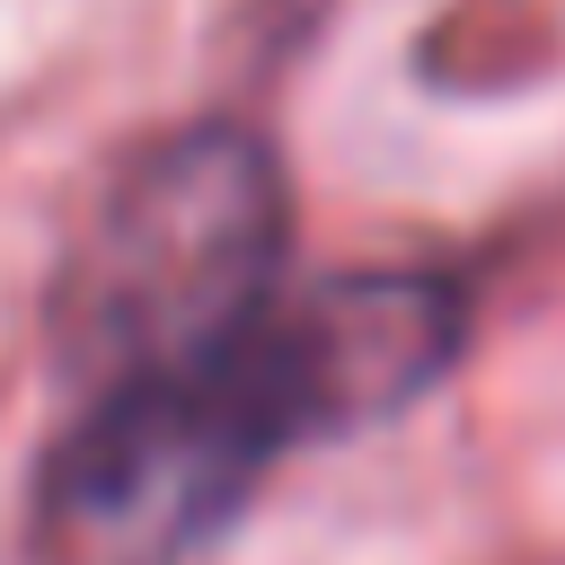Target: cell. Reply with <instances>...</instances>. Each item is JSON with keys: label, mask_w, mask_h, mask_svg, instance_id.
Returning a JSON list of instances; mask_svg holds the SVG:
<instances>
[{"label": "cell", "mask_w": 565, "mask_h": 565, "mask_svg": "<svg viewBox=\"0 0 565 565\" xmlns=\"http://www.w3.org/2000/svg\"><path fill=\"white\" fill-rule=\"evenodd\" d=\"M282 256V177L256 132H177L141 150L71 265L62 344L97 388L203 362L274 300Z\"/></svg>", "instance_id": "cell-2"}, {"label": "cell", "mask_w": 565, "mask_h": 565, "mask_svg": "<svg viewBox=\"0 0 565 565\" xmlns=\"http://www.w3.org/2000/svg\"><path fill=\"white\" fill-rule=\"evenodd\" d=\"M450 353L459 300L433 274H344L265 300L203 362L97 388L44 459L35 539L53 565H185L291 441L406 406Z\"/></svg>", "instance_id": "cell-1"}]
</instances>
